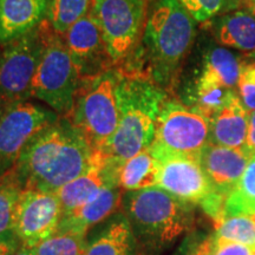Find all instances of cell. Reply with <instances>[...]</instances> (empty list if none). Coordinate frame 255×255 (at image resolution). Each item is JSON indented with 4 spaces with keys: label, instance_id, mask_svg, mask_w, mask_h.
I'll return each instance as SVG.
<instances>
[{
    "label": "cell",
    "instance_id": "cell-35",
    "mask_svg": "<svg viewBox=\"0 0 255 255\" xmlns=\"http://www.w3.org/2000/svg\"><path fill=\"white\" fill-rule=\"evenodd\" d=\"M244 1H246L248 8L251 9L252 13L255 14V0H244Z\"/></svg>",
    "mask_w": 255,
    "mask_h": 255
},
{
    "label": "cell",
    "instance_id": "cell-8",
    "mask_svg": "<svg viewBox=\"0 0 255 255\" xmlns=\"http://www.w3.org/2000/svg\"><path fill=\"white\" fill-rule=\"evenodd\" d=\"M41 24L30 33L5 44L0 52V101L7 108L31 96L44 50Z\"/></svg>",
    "mask_w": 255,
    "mask_h": 255
},
{
    "label": "cell",
    "instance_id": "cell-17",
    "mask_svg": "<svg viewBox=\"0 0 255 255\" xmlns=\"http://www.w3.org/2000/svg\"><path fill=\"white\" fill-rule=\"evenodd\" d=\"M88 237L85 255H139V248L123 213L107 219Z\"/></svg>",
    "mask_w": 255,
    "mask_h": 255
},
{
    "label": "cell",
    "instance_id": "cell-30",
    "mask_svg": "<svg viewBox=\"0 0 255 255\" xmlns=\"http://www.w3.org/2000/svg\"><path fill=\"white\" fill-rule=\"evenodd\" d=\"M212 255H255V247L213 237Z\"/></svg>",
    "mask_w": 255,
    "mask_h": 255
},
{
    "label": "cell",
    "instance_id": "cell-31",
    "mask_svg": "<svg viewBox=\"0 0 255 255\" xmlns=\"http://www.w3.org/2000/svg\"><path fill=\"white\" fill-rule=\"evenodd\" d=\"M21 246L14 232L0 234V255H12Z\"/></svg>",
    "mask_w": 255,
    "mask_h": 255
},
{
    "label": "cell",
    "instance_id": "cell-27",
    "mask_svg": "<svg viewBox=\"0 0 255 255\" xmlns=\"http://www.w3.org/2000/svg\"><path fill=\"white\" fill-rule=\"evenodd\" d=\"M214 237L255 247V218L251 215L223 218L215 225Z\"/></svg>",
    "mask_w": 255,
    "mask_h": 255
},
{
    "label": "cell",
    "instance_id": "cell-29",
    "mask_svg": "<svg viewBox=\"0 0 255 255\" xmlns=\"http://www.w3.org/2000/svg\"><path fill=\"white\" fill-rule=\"evenodd\" d=\"M238 87L242 104L250 113L255 111V62L242 65Z\"/></svg>",
    "mask_w": 255,
    "mask_h": 255
},
{
    "label": "cell",
    "instance_id": "cell-21",
    "mask_svg": "<svg viewBox=\"0 0 255 255\" xmlns=\"http://www.w3.org/2000/svg\"><path fill=\"white\" fill-rule=\"evenodd\" d=\"M159 162L150 148L132 156L117 170L121 189L137 191L157 187Z\"/></svg>",
    "mask_w": 255,
    "mask_h": 255
},
{
    "label": "cell",
    "instance_id": "cell-5",
    "mask_svg": "<svg viewBox=\"0 0 255 255\" xmlns=\"http://www.w3.org/2000/svg\"><path fill=\"white\" fill-rule=\"evenodd\" d=\"M41 26L44 50L32 83L31 96L43 101L56 114L68 117L81 84V75L59 34L50 30L47 21Z\"/></svg>",
    "mask_w": 255,
    "mask_h": 255
},
{
    "label": "cell",
    "instance_id": "cell-23",
    "mask_svg": "<svg viewBox=\"0 0 255 255\" xmlns=\"http://www.w3.org/2000/svg\"><path fill=\"white\" fill-rule=\"evenodd\" d=\"M88 233L59 223L55 233L33 248L36 255H85Z\"/></svg>",
    "mask_w": 255,
    "mask_h": 255
},
{
    "label": "cell",
    "instance_id": "cell-13",
    "mask_svg": "<svg viewBox=\"0 0 255 255\" xmlns=\"http://www.w3.org/2000/svg\"><path fill=\"white\" fill-rule=\"evenodd\" d=\"M64 36V44L77 66L81 81L107 71L103 62L105 58H111L108 55L101 28L91 14L78 20Z\"/></svg>",
    "mask_w": 255,
    "mask_h": 255
},
{
    "label": "cell",
    "instance_id": "cell-38",
    "mask_svg": "<svg viewBox=\"0 0 255 255\" xmlns=\"http://www.w3.org/2000/svg\"><path fill=\"white\" fill-rule=\"evenodd\" d=\"M254 218H255V215H254Z\"/></svg>",
    "mask_w": 255,
    "mask_h": 255
},
{
    "label": "cell",
    "instance_id": "cell-28",
    "mask_svg": "<svg viewBox=\"0 0 255 255\" xmlns=\"http://www.w3.org/2000/svg\"><path fill=\"white\" fill-rule=\"evenodd\" d=\"M187 9L188 13L200 23H205L214 18L216 14L227 8V6L235 4L234 0H178Z\"/></svg>",
    "mask_w": 255,
    "mask_h": 255
},
{
    "label": "cell",
    "instance_id": "cell-7",
    "mask_svg": "<svg viewBox=\"0 0 255 255\" xmlns=\"http://www.w3.org/2000/svg\"><path fill=\"white\" fill-rule=\"evenodd\" d=\"M209 143L210 119L199 107L165 100L150 146L156 157L180 155L200 159Z\"/></svg>",
    "mask_w": 255,
    "mask_h": 255
},
{
    "label": "cell",
    "instance_id": "cell-36",
    "mask_svg": "<svg viewBox=\"0 0 255 255\" xmlns=\"http://www.w3.org/2000/svg\"><path fill=\"white\" fill-rule=\"evenodd\" d=\"M6 109H7V107H6V105H5L4 103H2L1 101H0V121H1L2 116H4Z\"/></svg>",
    "mask_w": 255,
    "mask_h": 255
},
{
    "label": "cell",
    "instance_id": "cell-24",
    "mask_svg": "<svg viewBox=\"0 0 255 255\" xmlns=\"http://www.w3.org/2000/svg\"><path fill=\"white\" fill-rule=\"evenodd\" d=\"M235 215H255V154L239 183L226 197L223 218Z\"/></svg>",
    "mask_w": 255,
    "mask_h": 255
},
{
    "label": "cell",
    "instance_id": "cell-22",
    "mask_svg": "<svg viewBox=\"0 0 255 255\" xmlns=\"http://www.w3.org/2000/svg\"><path fill=\"white\" fill-rule=\"evenodd\" d=\"M216 36L222 45L255 52V14L245 9L225 14L218 24Z\"/></svg>",
    "mask_w": 255,
    "mask_h": 255
},
{
    "label": "cell",
    "instance_id": "cell-19",
    "mask_svg": "<svg viewBox=\"0 0 255 255\" xmlns=\"http://www.w3.org/2000/svg\"><path fill=\"white\" fill-rule=\"evenodd\" d=\"M121 202V187L117 178L110 180L77 210L63 215L60 223L83 232L109 219Z\"/></svg>",
    "mask_w": 255,
    "mask_h": 255
},
{
    "label": "cell",
    "instance_id": "cell-34",
    "mask_svg": "<svg viewBox=\"0 0 255 255\" xmlns=\"http://www.w3.org/2000/svg\"><path fill=\"white\" fill-rule=\"evenodd\" d=\"M12 255H36V254H34L33 248L20 246Z\"/></svg>",
    "mask_w": 255,
    "mask_h": 255
},
{
    "label": "cell",
    "instance_id": "cell-33",
    "mask_svg": "<svg viewBox=\"0 0 255 255\" xmlns=\"http://www.w3.org/2000/svg\"><path fill=\"white\" fill-rule=\"evenodd\" d=\"M245 146L255 154V111L250 113V124H248V133Z\"/></svg>",
    "mask_w": 255,
    "mask_h": 255
},
{
    "label": "cell",
    "instance_id": "cell-18",
    "mask_svg": "<svg viewBox=\"0 0 255 255\" xmlns=\"http://www.w3.org/2000/svg\"><path fill=\"white\" fill-rule=\"evenodd\" d=\"M250 113L235 95L225 107L210 117V143L227 148L246 145Z\"/></svg>",
    "mask_w": 255,
    "mask_h": 255
},
{
    "label": "cell",
    "instance_id": "cell-37",
    "mask_svg": "<svg viewBox=\"0 0 255 255\" xmlns=\"http://www.w3.org/2000/svg\"><path fill=\"white\" fill-rule=\"evenodd\" d=\"M234 1H237V0H234Z\"/></svg>",
    "mask_w": 255,
    "mask_h": 255
},
{
    "label": "cell",
    "instance_id": "cell-6",
    "mask_svg": "<svg viewBox=\"0 0 255 255\" xmlns=\"http://www.w3.org/2000/svg\"><path fill=\"white\" fill-rule=\"evenodd\" d=\"M121 76L113 70L79 84L70 122L84 133L94 149H101L113 137L119 126L116 89Z\"/></svg>",
    "mask_w": 255,
    "mask_h": 255
},
{
    "label": "cell",
    "instance_id": "cell-1",
    "mask_svg": "<svg viewBox=\"0 0 255 255\" xmlns=\"http://www.w3.org/2000/svg\"><path fill=\"white\" fill-rule=\"evenodd\" d=\"M94 151L69 120H57L31 139L13 171L24 189L57 193L87 170Z\"/></svg>",
    "mask_w": 255,
    "mask_h": 255
},
{
    "label": "cell",
    "instance_id": "cell-12",
    "mask_svg": "<svg viewBox=\"0 0 255 255\" xmlns=\"http://www.w3.org/2000/svg\"><path fill=\"white\" fill-rule=\"evenodd\" d=\"M157 159V187L176 199L189 205H201L214 191L199 158L165 155L159 156Z\"/></svg>",
    "mask_w": 255,
    "mask_h": 255
},
{
    "label": "cell",
    "instance_id": "cell-26",
    "mask_svg": "<svg viewBox=\"0 0 255 255\" xmlns=\"http://www.w3.org/2000/svg\"><path fill=\"white\" fill-rule=\"evenodd\" d=\"M23 190L13 169L0 176V234L13 232L15 213Z\"/></svg>",
    "mask_w": 255,
    "mask_h": 255
},
{
    "label": "cell",
    "instance_id": "cell-20",
    "mask_svg": "<svg viewBox=\"0 0 255 255\" xmlns=\"http://www.w3.org/2000/svg\"><path fill=\"white\" fill-rule=\"evenodd\" d=\"M242 64L232 51L212 47L205 56L195 89H226L235 91L239 85Z\"/></svg>",
    "mask_w": 255,
    "mask_h": 255
},
{
    "label": "cell",
    "instance_id": "cell-4",
    "mask_svg": "<svg viewBox=\"0 0 255 255\" xmlns=\"http://www.w3.org/2000/svg\"><path fill=\"white\" fill-rule=\"evenodd\" d=\"M122 207L138 248L141 245L159 248L173 244L193 223L189 203L158 187L128 191L122 197Z\"/></svg>",
    "mask_w": 255,
    "mask_h": 255
},
{
    "label": "cell",
    "instance_id": "cell-3",
    "mask_svg": "<svg viewBox=\"0 0 255 255\" xmlns=\"http://www.w3.org/2000/svg\"><path fill=\"white\" fill-rule=\"evenodd\" d=\"M195 19L178 0H157L142 34L143 60L156 85L167 87L195 37Z\"/></svg>",
    "mask_w": 255,
    "mask_h": 255
},
{
    "label": "cell",
    "instance_id": "cell-11",
    "mask_svg": "<svg viewBox=\"0 0 255 255\" xmlns=\"http://www.w3.org/2000/svg\"><path fill=\"white\" fill-rule=\"evenodd\" d=\"M63 207L57 193L24 189L15 213L13 232L21 246L34 248L58 228Z\"/></svg>",
    "mask_w": 255,
    "mask_h": 255
},
{
    "label": "cell",
    "instance_id": "cell-9",
    "mask_svg": "<svg viewBox=\"0 0 255 255\" xmlns=\"http://www.w3.org/2000/svg\"><path fill=\"white\" fill-rule=\"evenodd\" d=\"M92 18L101 28L108 55L122 59L143 34L146 0H92Z\"/></svg>",
    "mask_w": 255,
    "mask_h": 255
},
{
    "label": "cell",
    "instance_id": "cell-32",
    "mask_svg": "<svg viewBox=\"0 0 255 255\" xmlns=\"http://www.w3.org/2000/svg\"><path fill=\"white\" fill-rule=\"evenodd\" d=\"M213 237L197 240L186 248L181 255H212Z\"/></svg>",
    "mask_w": 255,
    "mask_h": 255
},
{
    "label": "cell",
    "instance_id": "cell-25",
    "mask_svg": "<svg viewBox=\"0 0 255 255\" xmlns=\"http://www.w3.org/2000/svg\"><path fill=\"white\" fill-rule=\"evenodd\" d=\"M92 0H50L47 8V23L51 28L65 34L73 25L88 14Z\"/></svg>",
    "mask_w": 255,
    "mask_h": 255
},
{
    "label": "cell",
    "instance_id": "cell-2",
    "mask_svg": "<svg viewBox=\"0 0 255 255\" xmlns=\"http://www.w3.org/2000/svg\"><path fill=\"white\" fill-rule=\"evenodd\" d=\"M116 97L119 126L100 150L111 164L120 168L132 156L151 146L165 94L150 79L138 76L120 77Z\"/></svg>",
    "mask_w": 255,
    "mask_h": 255
},
{
    "label": "cell",
    "instance_id": "cell-16",
    "mask_svg": "<svg viewBox=\"0 0 255 255\" xmlns=\"http://www.w3.org/2000/svg\"><path fill=\"white\" fill-rule=\"evenodd\" d=\"M50 0H0V44L30 33L47 15Z\"/></svg>",
    "mask_w": 255,
    "mask_h": 255
},
{
    "label": "cell",
    "instance_id": "cell-10",
    "mask_svg": "<svg viewBox=\"0 0 255 255\" xmlns=\"http://www.w3.org/2000/svg\"><path fill=\"white\" fill-rule=\"evenodd\" d=\"M57 119L55 111L30 102L9 105L0 121V176L15 167L31 139Z\"/></svg>",
    "mask_w": 255,
    "mask_h": 255
},
{
    "label": "cell",
    "instance_id": "cell-14",
    "mask_svg": "<svg viewBox=\"0 0 255 255\" xmlns=\"http://www.w3.org/2000/svg\"><path fill=\"white\" fill-rule=\"evenodd\" d=\"M254 154L244 148H227L209 143L200 156L203 170L216 193L227 196L239 183Z\"/></svg>",
    "mask_w": 255,
    "mask_h": 255
},
{
    "label": "cell",
    "instance_id": "cell-15",
    "mask_svg": "<svg viewBox=\"0 0 255 255\" xmlns=\"http://www.w3.org/2000/svg\"><path fill=\"white\" fill-rule=\"evenodd\" d=\"M119 168L111 164L100 149H95L91 164L81 176L57 191L63 207V215L77 210L110 180L117 178Z\"/></svg>",
    "mask_w": 255,
    "mask_h": 255
}]
</instances>
